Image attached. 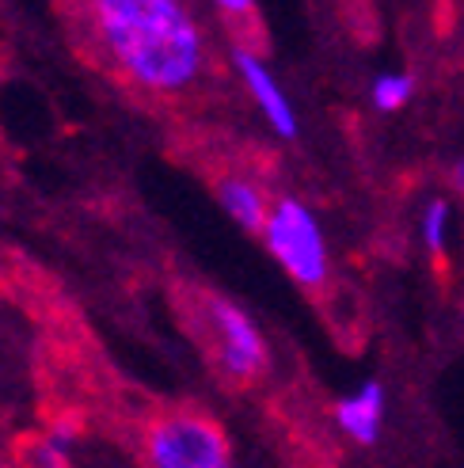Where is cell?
<instances>
[{"label":"cell","mask_w":464,"mask_h":468,"mask_svg":"<svg viewBox=\"0 0 464 468\" xmlns=\"http://www.w3.org/2000/svg\"><path fill=\"white\" fill-rule=\"evenodd\" d=\"M263 240L282 271L301 286L328 282V240L316 214L297 198H278L263 225Z\"/></svg>","instance_id":"obj_3"},{"label":"cell","mask_w":464,"mask_h":468,"mask_svg":"<svg viewBox=\"0 0 464 468\" xmlns=\"http://www.w3.org/2000/svg\"><path fill=\"white\" fill-rule=\"evenodd\" d=\"M411 91H415V80H411L407 73H388V77H377V80H374V91H369V96H374V107H377V111L392 114V111L407 107Z\"/></svg>","instance_id":"obj_8"},{"label":"cell","mask_w":464,"mask_h":468,"mask_svg":"<svg viewBox=\"0 0 464 468\" xmlns=\"http://www.w3.org/2000/svg\"><path fill=\"white\" fill-rule=\"evenodd\" d=\"M232 69L240 73L248 96L255 100V107L263 111V119L270 122V130L278 137H297V111L286 96V88L278 84V77L267 69V61L259 54H251L248 46H237L232 50Z\"/></svg>","instance_id":"obj_5"},{"label":"cell","mask_w":464,"mask_h":468,"mask_svg":"<svg viewBox=\"0 0 464 468\" xmlns=\"http://www.w3.org/2000/svg\"><path fill=\"white\" fill-rule=\"evenodd\" d=\"M335 423L351 434L358 446H374L381 438V423H385V388L381 381H365L362 388L346 392L335 404Z\"/></svg>","instance_id":"obj_6"},{"label":"cell","mask_w":464,"mask_h":468,"mask_svg":"<svg viewBox=\"0 0 464 468\" xmlns=\"http://www.w3.org/2000/svg\"><path fill=\"white\" fill-rule=\"evenodd\" d=\"M198 313L206 320V339L214 346V358L232 381H255L259 373H267V343L240 305H232L228 297L206 293Z\"/></svg>","instance_id":"obj_4"},{"label":"cell","mask_w":464,"mask_h":468,"mask_svg":"<svg viewBox=\"0 0 464 468\" xmlns=\"http://www.w3.org/2000/svg\"><path fill=\"white\" fill-rule=\"evenodd\" d=\"M149 468H232L221 423L202 411H168L145 434Z\"/></svg>","instance_id":"obj_2"},{"label":"cell","mask_w":464,"mask_h":468,"mask_svg":"<svg viewBox=\"0 0 464 468\" xmlns=\"http://www.w3.org/2000/svg\"><path fill=\"white\" fill-rule=\"evenodd\" d=\"M217 198H221V206H225V214L237 221L240 229L259 232V237H263V225H267V218H270V202H267V195H263V186H255V183L244 179V176H225V179L217 183Z\"/></svg>","instance_id":"obj_7"},{"label":"cell","mask_w":464,"mask_h":468,"mask_svg":"<svg viewBox=\"0 0 464 468\" xmlns=\"http://www.w3.org/2000/svg\"><path fill=\"white\" fill-rule=\"evenodd\" d=\"M449 179H453V186H457V191L464 195V160H457V164H453V172H449Z\"/></svg>","instance_id":"obj_11"},{"label":"cell","mask_w":464,"mask_h":468,"mask_svg":"<svg viewBox=\"0 0 464 468\" xmlns=\"http://www.w3.org/2000/svg\"><path fill=\"white\" fill-rule=\"evenodd\" d=\"M214 5H217L225 16H248V12H251V0H214Z\"/></svg>","instance_id":"obj_10"},{"label":"cell","mask_w":464,"mask_h":468,"mask_svg":"<svg viewBox=\"0 0 464 468\" xmlns=\"http://www.w3.org/2000/svg\"><path fill=\"white\" fill-rule=\"evenodd\" d=\"M84 19L103 61L145 96H187L210 65L187 0H84Z\"/></svg>","instance_id":"obj_1"},{"label":"cell","mask_w":464,"mask_h":468,"mask_svg":"<svg viewBox=\"0 0 464 468\" xmlns=\"http://www.w3.org/2000/svg\"><path fill=\"white\" fill-rule=\"evenodd\" d=\"M446 229H449V202L446 198H434L423 209V240L430 251H442L446 248Z\"/></svg>","instance_id":"obj_9"}]
</instances>
